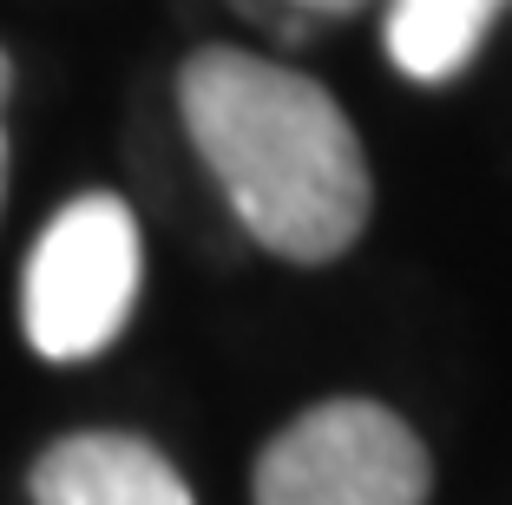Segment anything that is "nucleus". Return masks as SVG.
<instances>
[{"instance_id":"f257e3e1","label":"nucleus","mask_w":512,"mask_h":505,"mask_svg":"<svg viewBox=\"0 0 512 505\" xmlns=\"http://www.w3.org/2000/svg\"><path fill=\"white\" fill-rule=\"evenodd\" d=\"M178 112L237 223L270 256L335 263L362 237L375 184L329 86L237 46H204L178 73Z\"/></svg>"},{"instance_id":"f03ea898","label":"nucleus","mask_w":512,"mask_h":505,"mask_svg":"<svg viewBox=\"0 0 512 505\" xmlns=\"http://www.w3.org/2000/svg\"><path fill=\"white\" fill-rule=\"evenodd\" d=\"M138 217L112 191H86L40 230L20 283L27 342L46 361H86L119 342L138 302Z\"/></svg>"},{"instance_id":"7ed1b4c3","label":"nucleus","mask_w":512,"mask_h":505,"mask_svg":"<svg viewBox=\"0 0 512 505\" xmlns=\"http://www.w3.org/2000/svg\"><path fill=\"white\" fill-rule=\"evenodd\" d=\"M434 466L394 407L342 394L296 414L256 460V505H427Z\"/></svg>"},{"instance_id":"20e7f679","label":"nucleus","mask_w":512,"mask_h":505,"mask_svg":"<svg viewBox=\"0 0 512 505\" xmlns=\"http://www.w3.org/2000/svg\"><path fill=\"white\" fill-rule=\"evenodd\" d=\"M33 505H197L184 473L138 433H66L33 460Z\"/></svg>"},{"instance_id":"39448f33","label":"nucleus","mask_w":512,"mask_h":505,"mask_svg":"<svg viewBox=\"0 0 512 505\" xmlns=\"http://www.w3.org/2000/svg\"><path fill=\"white\" fill-rule=\"evenodd\" d=\"M512 0H388V60L414 86H447L453 73H467L480 60L493 20Z\"/></svg>"},{"instance_id":"423d86ee","label":"nucleus","mask_w":512,"mask_h":505,"mask_svg":"<svg viewBox=\"0 0 512 505\" xmlns=\"http://www.w3.org/2000/svg\"><path fill=\"white\" fill-rule=\"evenodd\" d=\"M7 86H14V60L0 46V112H7ZM0 191H7V125H0Z\"/></svg>"},{"instance_id":"0eeeda50","label":"nucleus","mask_w":512,"mask_h":505,"mask_svg":"<svg viewBox=\"0 0 512 505\" xmlns=\"http://www.w3.org/2000/svg\"><path fill=\"white\" fill-rule=\"evenodd\" d=\"M289 7H302V14H355L362 0H289Z\"/></svg>"}]
</instances>
